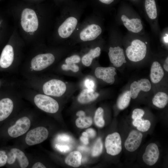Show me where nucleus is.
Segmentation results:
<instances>
[{
  "mask_svg": "<svg viewBox=\"0 0 168 168\" xmlns=\"http://www.w3.org/2000/svg\"><path fill=\"white\" fill-rule=\"evenodd\" d=\"M21 23L25 31L33 33L36 31L38 27L39 22L35 11L28 8L24 9L21 13Z\"/></svg>",
  "mask_w": 168,
  "mask_h": 168,
  "instance_id": "obj_1",
  "label": "nucleus"
},
{
  "mask_svg": "<svg viewBox=\"0 0 168 168\" xmlns=\"http://www.w3.org/2000/svg\"><path fill=\"white\" fill-rule=\"evenodd\" d=\"M147 53V46L145 43L138 39L133 40L131 45L126 49V54L130 61L137 62L142 60Z\"/></svg>",
  "mask_w": 168,
  "mask_h": 168,
  "instance_id": "obj_2",
  "label": "nucleus"
},
{
  "mask_svg": "<svg viewBox=\"0 0 168 168\" xmlns=\"http://www.w3.org/2000/svg\"><path fill=\"white\" fill-rule=\"evenodd\" d=\"M36 105L42 110L49 113H55L59 109L58 102L54 99L48 96L39 94L34 98Z\"/></svg>",
  "mask_w": 168,
  "mask_h": 168,
  "instance_id": "obj_3",
  "label": "nucleus"
},
{
  "mask_svg": "<svg viewBox=\"0 0 168 168\" xmlns=\"http://www.w3.org/2000/svg\"><path fill=\"white\" fill-rule=\"evenodd\" d=\"M49 134L48 130L44 127L35 128L27 133L25 139L26 142L29 146L40 144L47 139Z\"/></svg>",
  "mask_w": 168,
  "mask_h": 168,
  "instance_id": "obj_4",
  "label": "nucleus"
},
{
  "mask_svg": "<svg viewBox=\"0 0 168 168\" xmlns=\"http://www.w3.org/2000/svg\"><path fill=\"white\" fill-rule=\"evenodd\" d=\"M66 90V86L64 82L58 79H53L43 85V90L47 95L59 97L62 96Z\"/></svg>",
  "mask_w": 168,
  "mask_h": 168,
  "instance_id": "obj_5",
  "label": "nucleus"
},
{
  "mask_svg": "<svg viewBox=\"0 0 168 168\" xmlns=\"http://www.w3.org/2000/svg\"><path fill=\"white\" fill-rule=\"evenodd\" d=\"M105 146L107 153L114 156L122 151V142L120 134L117 132L109 134L106 137Z\"/></svg>",
  "mask_w": 168,
  "mask_h": 168,
  "instance_id": "obj_6",
  "label": "nucleus"
},
{
  "mask_svg": "<svg viewBox=\"0 0 168 168\" xmlns=\"http://www.w3.org/2000/svg\"><path fill=\"white\" fill-rule=\"evenodd\" d=\"M31 122L27 117L24 116L19 118L15 124L8 129L9 135L12 138H16L25 134L29 129Z\"/></svg>",
  "mask_w": 168,
  "mask_h": 168,
  "instance_id": "obj_7",
  "label": "nucleus"
},
{
  "mask_svg": "<svg viewBox=\"0 0 168 168\" xmlns=\"http://www.w3.org/2000/svg\"><path fill=\"white\" fill-rule=\"evenodd\" d=\"M54 60L55 57L52 54H39L32 59L31 68L35 71H41L51 65Z\"/></svg>",
  "mask_w": 168,
  "mask_h": 168,
  "instance_id": "obj_8",
  "label": "nucleus"
},
{
  "mask_svg": "<svg viewBox=\"0 0 168 168\" xmlns=\"http://www.w3.org/2000/svg\"><path fill=\"white\" fill-rule=\"evenodd\" d=\"M142 134L139 131L135 130L131 131L124 143L125 149L130 152L136 151L142 142Z\"/></svg>",
  "mask_w": 168,
  "mask_h": 168,
  "instance_id": "obj_9",
  "label": "nucleus"
},
{
  "mask_svg": "<svg viewBox=\"0 0 168 168\" xmlns=\"http://www.w3.org/2000/svg\"><path fill=\"white\" fill-rule=\"evenodd\" d=\"M159 154V151L157 145L155 143H151L146 148L142 156V159L146 164L152 166L156 162Z\"/></svg>",
  "mask_w": 168,
  "mask_h": 168,
  "instance_id": "obj_10",
  "label": "nucleus"
},
{
  "mask_svg": "<svg viewBox=\"0 0 168 168\" xmlns=\"http://www.w3.org/2000/svg\"><path fill=\"white\" fill-rule=\"evenodd\" d=\"M151 88V84L149 81L146 78L141 79L138 81H135L130 86L129 91L131 97L136 98L141 91L147 92Z\"/></svg>",
  "mask_w": 168,
  "mask_h": 168,
  "instance_id": "obj_11",
  "label": "nucleus"
},
{
  "mask_svg": "<svg viewBox=\"0 0 168 168\" xmlns=\"http://www.w3.org/2000/svg\"><path fill=\"white\" fill-rule=\"evenodd\" d=\"M115 70L113 67H98L95 70V74L97 78L108 83L113 84L115 81L114 76L117 74Z\"/></svg>",
  "mask_w": 168,
  "mask_h": 168,
  "instance_id": "obj_12",
  "label": "nucleus"
},
{
  "mask_svg": "<svg viewBox=\"0 0 168 168\" xmlns=\"http://www.w3.org/2000/svg\"><path fill=\"white\" fill-rule=\"evenodd\" d=\"M77 23V20L76 18L70 17L67 18L58 28L59 35L63 38L69 37L75 29Z\"/></svg>",
  "mask_w": 168,
  "mask_h": 168,
  "instance_id": "obj_13",
  "label": "nucleus"
},
{
  "mask_svg": "<svg viewBox=\"0 0 168 168\" xmlns=\"http://www.w3.org/2000/svg\"><path fill=\"white\" fill-rule=\"evenodd\" d=\"M101 32L102 30L100 26L92 24L88 26L81 31L80 37L83 41H91L97 38Z\"/></svg>",
  "mask_w": 168,
  "mask_h": 168,
  "instance_id": "obj_14",
  "label": "nucleus"
},
{
  "mask_svg": "<svg viewBox=\"0 0 168 168\" xmlns=\"http://www.w3.org/2000/svg\"><path fill=\"white\" fill-rule=\"evenodd\" d=\"M109 50L110 60L114 66L119 67L126 62L123 49L118 46L114 48L110 47Z\"/></svg>",
  "mask_w": 168,
  "mask_h": 168,
  "instance_id": "obj_15",
  "label": "nucleus"
},
{
  "mask_svg": "<svg viewBox=\"0 0 168 168\" xmlns=\"http://www.w3.org/2000/svg\"><path fill=\"white\" fill-rule=\"evenodd\" d=\"M14 58L13 48L10 45H7L3 49L0 57V66L7 68L12 63Z\"/></svg>",
  "mask_w": 168,
  "mask_h": 168,
  "instance_id": "obj_16",
  "label": "nucleus"
},
{
  "mask_svg": "<svg viewBox=\"0 0 168 168\" xmlns=\"http://www.w3.org/2000/svg\"><path fill=\"white\" fill-rule=\"evenodd\" d=\"M13 108V102L10 99L4 98L0 100V122L9 116Z\"/></svg>",
  "mask_w": 168,
  "mask_h": 168,
  "instance_id": "obj_17",
  "label": "nucleus"
},
{
  "mask_svg": "<svg viewBox=\"0 0 168 168\" xmlns=\"http://www.w3.org/2000/svg\"><path fill=\"white\" fill-rule=\"evenodd\" d=\"M164 75L163 70L160 64L157 61L152 63L151 68L150 78L151 82L154 83L159 82Z\"/></svg>",
  "mask_w": 168,
  "mask_h": 168,
  "instance_id": "obj_18",
  "label": "nucleus"
},
{
  "mask_svg": "<svg viewBox=\"0 0 168 168\" xmlns=\"http://www.w3.org/2000/svg\"><path fill=\"white\" fill-rule=\"evenodd\" d=\"M99 94L92 89H85L80 93L77 98L79 102L82 104L89 103L96 100Z\"/></svg>",
  "mask_w": 168,
  "mask_h": 168,
  "instance_id": "obj_19",
  "label": "nucleus"
},
{
  "mask_svg": "<svg viewBox=\"0 0 168 168\" xmlns=\"http://www.w3.org/2000/svg\"><path fill=\"white\" fill-rule=\"evenodd\" d=\"M82 156L78 151H75L70 152L66 157L65 161L68 166L74 167H79L81 165Z\"/></svg>",
  "mask_w": 168,
  "mask_h": 168,
  "instance_id": "obj_20",
  "label": "nucleus"
},
{
  "mask_svg": "<svg viewBox=\"0 0 168 168\" xmlns=\"http://www.w3.org/2000/svg\"><path fill=\"white\" fill-rule=\"evenodd\" d=\"M100 48L99 47L91 49L88 53L82 57V61L83 64L86 66H89L91 64L93 59L100 56Z\"/></svg>",
  "mask_w": 168,
  "mask_h": 168,
  "instance_id": "obj_21",
  "label": "nucleus"
},
{
  "mask_svg": "<svg viewBox=\"0 0 168 168\" xmlns=\"http://www.w3.org/2000/svg\"><path fill=\"white\" fill-rule=\"evenodd\" d=\"M152 102L153 105L156 107L161 109L163 108L168 103V95L164 92H158L153 98Z\"/></svg>",
  "mask_w": 168,
  "mask_h": 168,
  "instance_id": "obj_22",
  "label": "nucleus"
},
{
  "mask_svg": "<svg viewBox=\"0 0 168 168\" xmlns=\"http://www.w3.org/2000/svg\"><path fill=\"white\" fill-rule=\"evenodd\" d=\"M145 6L149 17L151 19H156L157 16V11L155 0H145Z\"/></svg>",
  "mask_w": 168,
  "mask_h": 168,
  "instance_id": "obj_23",
  "label": "nucleus"
},
{
  "mask_svg": "<svg viewBox=\"0 0 168 168\" xmlns=\"http://www.w3.org/2000/svg\"><path fill=\"white\" fill-rule=\"evenodd\" d=\"M131 98L129 91H127L121 94L117 101V106L119 109L123 110L127 108L130 104Z\"/></svg>",
  "mask_w": 168,
  "mask_h": 168,
  "instance_id": "obj_24",
  "label": "nucleus"
},
{
  "mask_svg": "<svg viewBox=\"0 0 168 168\" xmlns=\"http://www.w3.org/2000/svg\"><path fill=\"white\" fill-rule=\"evenodd\" d=\"M10 151L16 155V159L18 160L21 168H25L28 166L29 164V161L23 152L17 148H12Z\"/></svg>",
  "mask_w": 168,
  "mask_h": 168,
  "instance_id": "obj_25",
  "label": "nucleus"
},
{
  "mask_svg": "<svg viewBox=\"0 0 168 168\" xmlns=\"http://www.w3.org/2000/svg\"><path fill=\"white\" fill-rule=\"evenodd\" d=\"M132 124L138 130L142 132L147 131L151 126V122L149 120H143L142 118L133 119Z\"/></svg>",
  "mask_w": 168,
  "mask_h": 168,
  "instance_id": "obj_26",
  "label": "nucleus"
},
{
  "mask_svg": "<svg viewBox=\"0 0 168 168\" xmlns=\"http://www.w3.org/2000/svg\"><path fill=\"white\" fill-rule=\"evenodd\" d=\"M92 120L91 117L86 116V115L79 117L76 120V126L80 128H88L92 124Z\"/></svg>",
  "mask_w": 168,
  "mask_h": 168,
  "instance_id": "obj_27",
  "label": "nucleus"
},
{
  "mask_svg": "<svg viewBox=\"0 0 168 168\" xmlns=\"http://www.w3.org/2000/svg\"><path fill=\"white\" fill-rule=\"evenodd\" d=\"M104 110L100 107L97 109L96 111L94 121L96 125L98 127L102 128L105 124V121L103 118Z\"/></svg>",
  "mask_w": 168,
  "mask_h": 168,
  "instance_id": "obj_28",
  "label": "nucleus"
},
{
  "mask_svg": "<svg viewBox=\"0 0 168 168\" xmlns=\"http://www.w3.org/2000/svg\"><path fill=\"white\" fill-rule=\"evenodd\" d=\"M103 145L100 138H99L95 142L92 151V155L93 157H97L102 153Z\"/></svg>",
  "mask_w": 168,
  "mask_h": 168,
  "instance_id": "obj_29",
  "label": "nucleus"
},
{
  "mask_svg": "<svg viewBox=\"0 0 168 168\" xmlns=\"http://www.w3.org/2000/svg\"><path fill=\"white\" fill-rule=\"evenodd\" d=\"M63 70L68 71L70 70L73 72H77L79 70V67L75 64H63L61 67Z\"/></svg>",
  "mask_w": 168,
  "mask_h": 168,
  "instance_id": "obj_30",
  "label": "nucleus"
},
{
  "mask_svg": "<svg viewBox=\"0 0 168 168\" xmlns=\"http://www.w3.org/2000/svg\"><path fill=\"white\" fill-rule=\"evenodd\" d=\"M145 114V111L142 109L137 108L133 111L132 118L133 119H142Z\"/></svg>",
  "mask_w": 168,
  "mask_h": 168,
  "instance_id": "obj_31",
  "label": "nucleus"
},
{
  "mask_svg": "<svg viewBox=\"0 0 168 168\" xmlns=\"http://www.w3.org/2000/svg\"><path fill=\"white\" fill-rule=\"evenodd\" d=\"M81 59L77 55H73L67 58L65 60L66 64H75L80 62Z\"/></svg>",
  "mask_w": 168,
  "mask_h": 168,
  "instance_id": "obj_32",
  "label": "nucleus"
},
{
  "mask_svg": "<svg viewBox=\"0 0 168 168\" xmlns=\"http://www.w3.org/2000/svg\"><path fill=\"white\" fill-rule=\"evenodd\" d=\"M84 85L88 89H93L95 86L94 81L90 79H86L84 82Z\"/></svg>",
  "mask_w": 168,
  "mask_h": 168,
  "instance_id": "obj_33",
  "label": "nucleus"
},
{
  "mask_svg": "<svg viewBox=\"0 0 168 168\" xmlns=\"http://www.w3.org/2000/svg\"><path fill=\"white\" fill-rule=\"evenodd\" d=\"M58 140L64 142H69L71 140L70 137L68 135L66 134H61L57 137Z\"/></svg>",
  "mask_w": 168,
  "mask_h": 168,
  "instance_id": "obj_34",
  "label": "nucleus"
},
{
  "mask_svg": "<svg viewBox=\"0 0 168 168\" xmlns=\"http://www.w3.org/2000/svg\"><path fill=\"white\" fill-rule=\"evenodd\" d=\"M7 156V162L9 164H13L16 159V157L15 154L11 151L8 154Z\"/></svg>",
  "mask_w": 168,
  "mask_h": 168,
  "instance_id": "obj_35",
  "label": "nucleus"
},
{
  "mask_svg": "<svg viewBox=\"0 0 168 168\" xmlns=\"http://www.w3.org/2000/svg\"><path fill=\"white\" fill-rule=\"evenodd\" d=\"M80 140L85 145H87L89 143L88 136L86 132L82 133V136L80 137Z\"/></svg>",
  "mask_w": 168,
  "mask_h": 168,
  "instance_id": "obj_36",
  "label": "nucleus"
},
{
  "mask_svg": "<svg viewBox=\"0 0 168 168\" xmlns=\"http://www.w3.org/2000/svg\"><path fill=\"white\" fill-rule=\"evenodd\" d=\"M56 147L59 151L62 152H66L70 150L69 147L67 145H56Z\"/></svg>",
  "mask_w": 168,
  "mask_h": 168,
  "instance_id": "obj_37",
  "label": "nucleus"
},
{
  "mask_svg": "<svg viewBox=\"0 0 168 168\" xmlns=\"http://www.w3.org/2000/svg\"><path fill=\"white\" fill-rule=\"evenodd\" d=\"M7 156L6 154L0 155V167L3 166L7 162Z\"/></svg>",
  "mask_w": 168,
  "mask_h": 168,
  "instance_id": "obj_38",
  "label": "nucleus"
},
{
  "mask_svg": "<svg viewBox=\"0 0 168 168\" xmlns=\"http://www.w3.org/2000/svg\"><path fill=\"white\" fill-rule=\"evenodd\" d=\"M86 132L87 133L88 137L91 138H94L96 135V131L92 128L87 129L86 130Z\"/></svg>",
  "mask_w": 168,
  "mask_h": 168,
  "instance_id": "obj_39",
  "label": "nucleus"
},
{
  "mask_svg": "<svg viewBox=\"0 0 168 168\" xmlns=\"http://www.w3.org/2000/svg\"><path fill=\"white\" fill-rule=\"evenodd\" d=\"M32 168H45L46 166L42 163L38 162L35 163L32 166Z\"/></svg>",
  "mask_w": 168,
  "mask_h": 168,
  "instance_id": "obj_40",
  "label": "nucleus"
},
{
  "mask_svg": "<svg viewBox=\"0 0 168 168\" xmlns=\"http://www.w3.org/2000/svg\"><path fill=\"white\" fill-rule=\"evenodd\" d=\"M163 67L165 70L167 72L168 71V57L166 59L164 62Z\"/></svg>",
  "mask_w": 168,
  "mask_h": 168,
  "instance_id": "obj_41",
  "label": "nucleus"
},
{
  "mask_svg": "<svg viewBox=\"0 0 168 168\" xmlns=\"http://www.w3.org/2000/svg\"><path fill=\"white\" fill-rule=\"evenodd\" d=\"M101 2L107 4H109L113 2L114 0H99Z\"/></svg>",
  "mask_w": 168,
  "mask_h": 168,
  "instance_id": "obj_42",
  "label": "nucleus"
},
{
  "mask_svg": "<svg viewBox=\"0 0 168 168\" xmlns=\"http://www.w3.org/2000/svg\"><path fill=\"white\" fill-rule=\"evenodd\" d=\"M76 115L77 116L79 117L86 115L85 112L84 111L82 110H80L77 113Z\"/></svg>",
  "mask_w": 168,
  "mask_h": 168,
  "instance_id": "obj_43",
  "label": "nucleus"
},
{
  "mask_svg": "<svg viewBox=\"0 0 168 168\" xmlns=\"http://www.w3.org/2000/svg\"><path fill=\"white\" fill-rule=\"evenodd\" d=\"M79 150L82 151H86L88 150V148L86 147L79 146L78 147Z\"/></svg>",
  "mask_w": 168,
  "mask_h": 168,
  "instance_id": "obj_44",
  "label": "nucleus"
},
{
  "mask_svg": "<svg viewBox=\"0 0 168 168\" xmlns=\"http://www.w3.org/2000/svg\"><path fill=\"white\" fill-rule=\"evenodd\" d=\"M168 35H167L166 36L164 37V41L166 43H168Z\"/></svg>",
  "mask_w": 168,
  "mask_h": 168,
  "instance_id": "obj_45",
  "label": "nucleus"
},
{
  "mask_svg": "<svg viewBox=\"0 0 168 168\" xmlns=\"http://www.w3.org/2000/svg\"><path fill=\"white\" fill-rule=\"evenodd\" d=\"M147 42H145V44H147Z\"/></svg>",
  "mask_w": 168,
  "mask_h": 168,
  "instance_id": "obj_46",
  "label": "nucleus"
},
{
  "mask_svg": "<svg viewBox=\"0 0 168 168\" xmlns=\"http://www.w3.org/2000/svg\"><path fill=\"white\" fill-rule=\"evenodd\" d=\"M0 24H1V22H0Z\"/></svg>",
  "mask_w": 168,
  "mask_h": 168,
  "instance_id": "obj_47",
  "label": "nucleus"
},
{
  "mask_svg": "<svg viewBox=\"0 0 168 168\" xmlns=\"http://www.w3.org/2000/svg\"></svg>",
  "mask_w": 168,
  "mask_h": 168,
  "instance_id": "obj_48",
  "label": "nucleus"
}]
</instances>
